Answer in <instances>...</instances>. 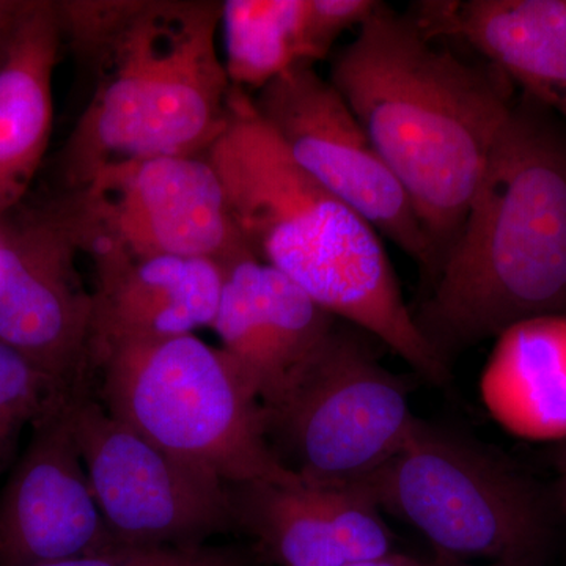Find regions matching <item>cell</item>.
Returning <instances> with one entry per match:
<instances>
[{
  "instance_id": "cell-19",
  "label": "cell",
  "mask_w": 566,
  "mask_h": 566,
  "mask_svg": "<svg viewBox=\"0 0 566 566\" xmlns=\"http://www.w3.org/2000/svg\"><path fill=\"white\" fill-rule=\"evenodd\" d=\"M305 17L307 0L222 2L223 65L233 87L259 92L293 66L311 63L305 50Z\"/></svg>"
},
{
  "instance_id": "cell-8",
  "label": "cell",
  "mask_w": 566,
  "mask_h": 566,
  "mask_svg": "<svg viewBox=\"0 0 566 566\" xmlns=\"http://www.w3.org/2000/svg\"><path fill=\"white\" fill-rule=\"evenodd\" d=\"M54 203L91 259L177 255L227 264L251 252L205 153L112 164Z\"/></svg>"
},
{
  "instance_id": "cell-7",
  "label": "cell",
  "mask_w": 566,
  "mask_h": 566,
  "mask_svg": "<svg viewBox=\"0 0 566 566\" xmlns=\"http://www.w3.org/2000/svg\"><path fill=\"white\" fill-rule=\"evenodd\" d=\"M277 455L305 483L352 486L401 449L416 416L408 389L365 338L335 324L282 400L264 409Z\"/></svg>"
},
{
  "instance_id": "cell-18",
  "label": "cell",
  "mask_w": 566,
  "mask_h": 566,
  "mask_svg": "<svg viewBox=\"0 0 566 566\" xmlns=\"http://www.w3.org/2000/svg\"><path fill=\"white\" fill-rule=\"evenodd\" d=\"M491 417L515 438L566 441V314L536 316L497 338L480 378Z\"/></svg>"
},
{
  "instance_id": "cell-23",
  "label": "cell",
  "mask_w": 566,
  "mask_h": 566,
  "mask_svg": "<svg viewBox=\"0 0 566 566\" xmlns=\"http://www.w3.org/2000/svg\"><path fill=\"white\" fill-rule=\"evenodd\" d=\"M24 0H0V65L9 52Z\"/></svg>"
},
{
  "instance_id": "cell-20",
  "label": "cell",
  "mask_w": 566,
  "mask_h": 566,
  "mask_svg": "<svg viewBox=\"0 0 566 566\" xmlns=\"http://www.w3.org/2000/svg\"><path fill=\"white\" fill-rule=\"evenodd\" d=\"M73 392L0 344V475L13 460L24 428L39 422Z\"/></svg>"
},
{
  "instance_id": "cell-4",
  "label": "cell",
  "mask_w": 566,
  "mask_h": 566,
  "mask_svg": "<svg viewBox=\"0 0 566 566\" xmlns=\"http://www.w3.org/2000/svg\"><path fill=\"white\" fill-rule=\"evenodd\" d=\"M205 155L253 256L428 381L449 382V364L417 327L378 232L293 163L249 92L232 87L229 120Z\"/></svg>"
},
{
  "instance_id": "cell-17",
  "label": "cell",
  "mask_w": 566,
  "mask_h": 566,
  "mask_svg": "<svg viewBox=\"0 0 566 566\" xmlns=\"http://www.w3.org/2000/svg\"><path fill=\"white\" fill-rule=\"evenodd\" d=\"M62 39L55 0L22 2L0 65V219L20 207L46 155Z\"/></svg>"
},
{
  "instance_id": "cell-9",
  "label": "cell",
  "mask_w": 566,
  "mask_h": 566,
  "mask_svg": "<svg viewBox=\"0 0 566 566\" xmlns=\"http://www.w3.org/2000/svg\"><path fill=\"white\" fill-rule=\"evenodd\" d=\"M69 411L93 495L118 545L196 547L237 524L230 485L115 419L87 387L70 395Z\"/></svg>"
},
{
  "instance_id": "cell-15",
  "label": "cell",
  "mask_w": 566,
  "mask_h": 566,
  "mask_svg": "<svg viewBox=\"0 0 566 566\" xmlns=\"http://www.w3.org/2000/svg\"><path fill=\"white\" fill-rule=\"evenodd\" d=\"M234 523L283 566H344L392 554L381 510L349 486L253 482L230 486Z\"/></svg>"
},
{
  "instance_id": "cell-2",
  "label": "cell",
  "mask_w": 566,
  "mask_h": 566,
  "mask_svg": "<svg viewBox=\"0 0 566 566\" xmlns=\"http://www.w3.org/2000/svg\"><path fill=\"white\" fill-rule=\"evenodd\" d=\"M63 36L93 74V92L61 156L63 185L104 167L203 155L226 128L232 82L216 33L222 2L62 0Z\"/></svg>"
},
{
  "instance_id": "cell-16",
  "label": "cell",
  "mask_w": 566,
  "mask_h": 566,
  "mask_svg": "<svg viewBox=\"0 0 566 566\" xmlns=\"http://www.w3.org/2000/svg\"><path fill=\"white\" fill-rule=\"evenodd\" d=\"M409 14L428 36L464 44L566 123V0H428Z\"/></svg>"
},
{
  "instance_id": "cell-13",
  "label": "cell",
  "mask_w": 566,
  "mask_h": 566,
  "mask_svg": "<svg viewBox=\"0 0 566 566\" xmlns=\"http://www.w3.org/2000/svg\"><path fill=\"white\" fill-rule=\"evenodd\" d=\"M337 318L292 279L245 252L223 264L212 329L264 409L279 405L327 340Z\"/></svg>"
},
{
  "instance_id": "cell-25",
  "label": "cell",
  "mask_w": 566,
  "mask_h": 566,
  "mask_svg": "<svg viewBox=\"0 0 566 566\" xmlns=\"http://www.w3.org/2000/svg\"><path fill=\"white\" fill-rule=\"evenodd\" d=\"M557 472H558V499L560 504L566 509V441L562 442L560 452L557 455Z\"/></svg>"
},
{
  "instance_id": "cell-12",
  "label": "cell",
  "mask_w": 566,
  "mask_h": 566,
  "mask_svg": "<svg viewBox=\"0 0 566 566\" xmlns=\"http://www.w3.org/2000/svg\"><path fill=\"white\" fill-rule=\"evenodd\" d=\"M70 395L32 424L31 441L0 491V566L51 564L118 545L71 431Z\"/></svg>"
},
{
  "instance_id": "cell-22",
  "label": "cell",
  "mask_w": 566,
  "mask_h": 566,
  "mask_svg": "<svg viewBox=\"0 0 566 566\" xmlns=\"http://www.w3.org/2000/svg\"><path fill=\"white\" fill-rule=\"evenodd\" d=\"M378 6L375 0H307L305 50L308 62L326 57L335 40L349 29H359Z\"/></svg>"
},
{
  "instance_id": "cell-10",
  "label": "cell",
  "mask_w": 566,
  "mask_h": 566,
  "mask_svg": "<svg viewBox=\"0 0 566 566\" xmlns=\"http://www.w3.org/2000/svg\"><path fill=\"white\" fill-rule=\"evenodd\" d=\"M252 103L293 163L411 256L428 285L438 270L433 244L334 85L312 63H301L264 85Z\"/></svg>"
},
{
  "instance_id": "cell-1",
  "label": "cell",
  "mask_w": 566,
  "mask_h": 566,
  "mask_svg": "<svg viewBox=\"0 0 566 566\" xmlns=\"http://www.w3.org/2000/svg\"><path fill=\"white\" fill-rule=\"evenodd\" d=\"M329 82L403 186L439 268L515 103V85L485 59L465 57L381 2L335 54Z\"/></svg>"
},
{
  "instance_id": "cell-21",
  "label": "cell",
  "mask_w": 566,
  "mask_h": 566,
  "mask_svg": "<svg viewBox=\"0 0 566 566\" xmlns=\"http://www.w3.org/2000/svg\"><path fill=\"white\" fill-rule=\"evenodd\" d=\"M33 566H243L223 551L196 547L115 545L98 553Z\"/></svg>"
},
{
  "instance_id": "cell-3",
  "label": "cell",
  "mask_w": 566,
  "mask_h": 566,
  "mask_svg": "<svg viewBox=\"0 0 566 566\" xmlns=\"http://www.w3.org/2000/svg\"><path fill=\"white\" fill-rule=\"evenodd\" d=\"M566 314V123L516 96L417 327L449 364L526 319Z\"/></svg>"
},
{
  "instance_id": "cell-24",
  "label": "cell",
  "mask_w": 566,
  "mask_h": 566,
  "mask_svg": "<svg viewBox=\"0 0 566 566\" xmlns=\"http://www.w3.org/2000/svg\"><path fill=\"white\" fill-rule=\"evenodd\" d=\"M416 558L401 556V554H389V556L378 558V560L356 562L344 566H423Z\"/></svg>"
},
{
  "instance_id": "cell-6",
  "label": "cell",
  "mask_w": 566,
  "mask_h": 566,
  "mask_svg": "<svg viewBox=\"0 0 566 566\" xmlns=\"http://www.w3.org/2000/svg\"><path fill=\"white\" fill-rule=\"evenodd\" d=\"M349 488L444 557L539 566L549 547L551 513L526 476L479 442L417 417L401 449Z\"/></svg>"
},
{
  "instance_id": "cell-14",
  "label": "cell",
  "mask_w": 566,
  "mask_h": 566,
  "mask_svg": "<svg viewBox=\"0 0 566 566\" xmlns=\"http://www.w3.org/2000/svg\"><path fill=\"white\" fill-rule=\"evenodd\" d=\"M92 260V367L114 346L170 340L214 323L223 264L202 256L122 253Z\"/></svg>"
},
{
  "instance_id": "cell-26",
  "label": "cell",
  "mask_w": 566,
  "mask_h": 566,
  "mask_svg": "<svg viewBox=\"0 0 566 566\" xmlns=\"http://www.w3.org/2000/svg\"><path fill=\"white\" fill-rule=\"evenodd\" d=\"M442 557L441 564H438L436 566H472V565H463L458 562V558H450V557ZM483 566H513V565H505V564H490V565H483Z\"/></svg>"
},
{
  "instance_id": "cell-5",
  "label": "cell",
  "mask_w": 566,
  "mask_h": 566,
  "mask_svg": "<svg viewBox=\"0 0 566 566\" xmlns=\"http://www.w3.org/2000/svg\"><path fill=\"white\" fill-rule=\"evenodd\" d=\"M93 367L111 416L227 485L303 480L275 453L259 394L221 348L185 335L114 346Z\"/></svg>"
},
{
  "instance_id": "cell-11",
  "label": "cell",
  "mask_w": 566,
  "mask_h": 566,
  "mask_svg": "<svg viewBox=\"0 0 566 566\" xmlns=\"http://www.w3.org/2000/svg\"><path fill=\"white\" fill-rule=\"evenodd\" d=\"M80 245L54 202L0 219V344L69 390L87 387L93 297Z\"/></svg>"
}]
</instances>
